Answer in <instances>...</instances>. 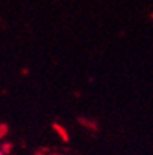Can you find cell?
I'll list each match as a JSON object with an SVG mask.
<instances>
[{
  "label": "cell",
  "mask_w": 153,
  "mask_h": 155,
  "mask_svg": "<svg viewBox=\"0 0 153 155\" xmlns=\"http://www.w3.org/2000/svg\"><path fill=\"white\" fill-rule=\"evenodd\" d=\"M0 155H3V153H2V150H0Z\"/></svg>",
  "instance_id": "6da1fadb"
}]
</instances>
